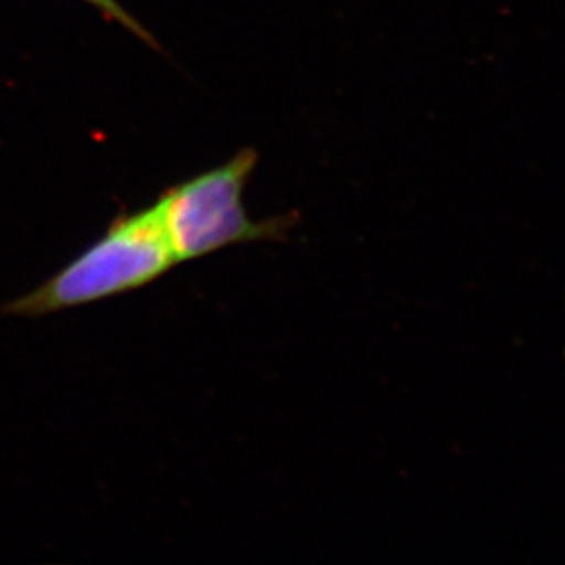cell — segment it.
Returning <instances> with one entry per match:
<instances>
[{"label":"cell","mask_w":565,"mask_h":565,"mask_svg":"<svg viewBox=\"0 0 565 565\" xmlns=\"http://www.w3.org/2000/svg\"><path fill=\"white\" fill-rule=\"evenodd\" d=\"M177 258L172 255L154 205L125 214L102 238L75 256L46 282L19 299L2 313L11 317H44L94 305L145 288L163 277Z\"/></svg>","instance_id":"cell-1"},{"label":"cell","mask_w":565,"mask_h":565,"mask_svg":"<svg viewBox=\"0 0 565 565\" xmlns=\"http://www.w3.org/2000/svg\"><path fill=\"white\" fill-rule=\"evenodd\" d=\"M256 166L255 152L178 183L154 203L161 230L177 262L196 260L225 247L284 241L288 216L256 222L244 205V191Z\"/></svg>","instance_id":"cell-2"},{"label":"cell","mask_w":565,"mask_h":565,"mask_svg":"<svg viewBox=\"0 0 565 565\" xmlns=\"http://www.w3.org/2000/svg\"><path fill=\"white\" fill-rule=\"evenodd\" d=\"M83 2L94 6L96 10L102 11L103 15L107 17L108 21L118 22L119 26L127 28L128 32L134 33V35L141 39L143 43L156 46L152 35L125 10L124 6L119 4L118 0H83Z\"/></svg>","instance_id":"cell-3"}]
</instances>
